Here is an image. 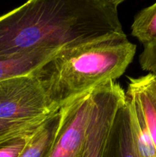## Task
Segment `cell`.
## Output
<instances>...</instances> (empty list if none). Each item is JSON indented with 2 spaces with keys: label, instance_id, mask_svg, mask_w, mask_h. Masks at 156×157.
I'll return each mask as SVG.
<instances>
[{
  "label": "cell",
  "instance_id": "obj_1",
  "mask_svg": "<svg viewBox=\"0 0 156 157\" xmlns=\"http://www.w3.org/2000/svg\"><path fill=\"white\" fill-rule=\"evenodd\" d=\"M124 33L106 0H28L0 16V55L62 50Z\"/></svg>",
  "mask_w": 156,
  "mask_h": 157
},
{
  "label": "cell",
  "instance_id": "obj_2",
  "mask_svg": "<svg viewBox=\"0 0 156 157\" xmlns=\"http://www.w3.org/2000/svg\"><path fill=\"white\" fill-rule=\"evenodd\" d=\"M136 45L125 33L57 52L34 73L54 108L120 78L133 61Z\"/></svg>",
  "mask_w": 156,
  "mask_h": 157
},
{
  "label": "cell",
  "instance_id": "obj_3",
  "mask_svg": "<svg viewBox=\"0 0 156 157\" xmlns=\"http://www.w3.org/2000/svg\"><path fill=\"white\" fill-rule=\"evenodd\" d=\"M58 110L52 107L34 74L0 81V120L33 121Z\"/></svg>",
  "mask_w": 156,
  "mask_h": 157
},
{
  "label": "cell",
  "instance_id": "obj_4",
  "mask_svg": "<svg viewBox=\"0 0 156 157\" xmlns=\"http://www.w3.org/2000/svg\"><path fill=\"white\" fill-rule=\"evenodd\" d=\"M92 108V90L60 107V121L47 157H83Z\"/></svg>",
  "mask_w": 156,
  "mask_h": 157
},
{
  "label": "cell",
  "instance_id": "obj_5",
  "mask_svg": "<svg viewBox=\"0 0 156 157\" xmlns=\"http://www.w3.org/2000/svg\"><path fill=\"white\" fill-rule=\"evenodd\" d=\"M125 98L119 83L109 81L92 90V108L83 157H102L118 108Z\"/></svg>",
  "mask_w": 156,
  "mask_h": 157
},
{
  "label": "cell",
  "instance_id": "obj_6",
  "mask_svg": "<svg viewBox=\"0 0 156 157\" xmlns=\"http://www.w3.org/2000/svg\"><path fill=\"white\" fill-rule=\"evenodd\" d=\"M125 95L139 109L156 147V75L129 78Z\"/></svg>",
  "mask_w": 156,
  "mask_h": 157
},
{
  "label": "cell",
  "instance_id": "obj_7",
  "mask_svg": "<svg viewBox=\"0 0 156 157\" xmlns=\"http://www.w3.org/2000/svg\"><path fill=\"white\" fill-rule=\"evenodd\" d=\"M102 157H140L133 140L130 105L126 95L113 120Z\"/></svg>",
  "mask_w": 156,
  "mask_h": 157
},
{
  "label": "cell",
  "instance_id": "obj_8",
  "mask_svg": "<svg viewBox=\"0 0 156 157\" xmlns=\"http://www.w3.org/2000/svg\"><path fill=\"white\" fill-rule=\"evenodd\" d=\"M59 51L35 49L10 55H0V81L32 75Z\"/></svg>",
  "mask_w": 156,
  "mask_h": 157
},
{
  "label": "cell",
  "instance_id": "obj_9",
  "mask_svg": "<svg viewBox=\"0 0 156 157\" xmlns=\"http://www.w3.org/2000/svg\"><path fill=\"white\" fill-rule=\"evenodd\" d=\"M59 110L52 113L31 136L19 157H47L58 131Z\"/></svg>",
  "mask_w": 156,
  "mask_h": 157
},
{
  "label": "cell",
  "instance_id": "obj_10",
  "mask_svg": "<svg viewBox=\"0 0 156 157\" xmlns=\"http://www.w3.org/2000/svg\"><path fill=\"white\" fill-rule=\"evenodd\" d=\"M129 101L131 127L135 146L140 157H156V147L139 109Z\"/></svg>",
  "mask_w": 156,
  "mask_h": 157
},
{
  "label": "cell",
  "instance_id": "obj_11",
  "mask_svg": "<svg viewBox=\"0 0 156 157\" xmlns=\"http://www.w3.org/2000/svg\"><path fill=\"white\" fill-rule=\"evenodd\" d=\"M131 30L132 36L144 45L156 39V2L136 15Z\"/></svg>",
  "mask_w": 156,
  "mask_h": 157
},
{
  "label": "cell",
  "instance_id": "obj_12",
  "mask_svg": "<svg viewBox=\"0 0 156 157\" xmlns=\"http://www.w3.org/2000/svg\"><path fill=\"white\" fill-rule=\"evenodd\" d=\"M48 117L25 121H9L0 120V143L15 136L35 131Z\"/></svg>",
  "mask_w": 156,
  "mask_h": 157
},
{
  "label": "cell",
  "instance_id": "obj_13",
  "mask_svg": "<svg viewBox=\"0 0 156 157\" xmlns=\"http://www.w3.org/2000/svg\"><path fill=\"white\" fill-rule=\"evenodd\" d=\"M35 131L0 143V157H19Z\"/></svg>",
  "mask_w": 156,
  "mask_h": 157
},
{
  "label": "cell",
  "instance_id": "obj_14",
  "mask_svg": "<svg viewBox=\"0 0 156 157\" xmlns=\"http://www.w3.org/2000/svg\"><path fill=\"white\" fill-rule=\"evenodd\" d=\"M106 1L109 2L115 5L116 6H118L119 4H121L122 2H123L125 1V0H106Z\"/></svg>",
  "mask_w": 156,
  "mask_h": 157
},
{
  "label": "cell",
  "instance_id": "obj_15",
  "mask_svg": "<svg viewBox=\"0 0 156 157\" xmlns=\"http://www.w3.org/2000/svg\"><path fill=\"white\" fill-rule=\"evenodd\" d=\"M153 74H154V75H156V72H155V73H153Z\"/></svg>",
  "mask_w": 156,
  "mask_h": 157
}]
</instances>
